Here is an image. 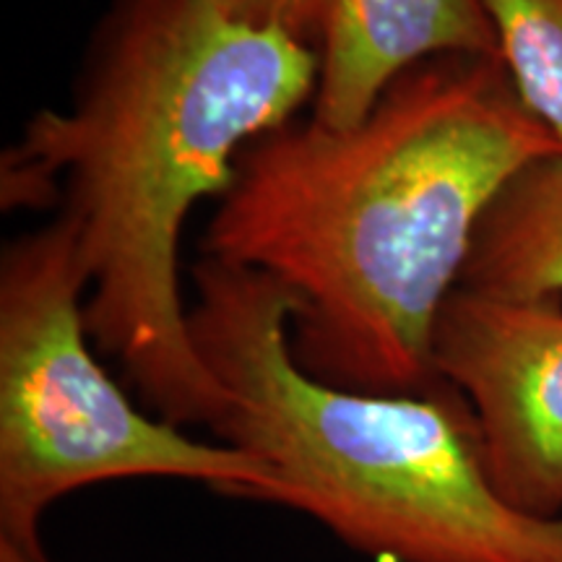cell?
Segmentation results:
<instances>
[{
	"mask_svg": "<svg viewBox=\"0 0 562 562\" xmlns=\"http://www.w3.org/2000/svg\"><path fill=\"white\" fill-rule=\"evenodd\" d=\"M459 286L505 300L562 297V154L533 159L492 201Z\"/></svg>",
	"mask_w": 562,
	"mask_h": 562,
	"instance_id": "cell-7",
	"label": "cell"
},
{
	"mask_svg": "<svg viewBox=\"0 0 562 562\" xmlns=\"http://www.w3.org/2000/svg\"><path fill=\"white\" fill-rule=\"evenodd\" d=\"M0 562H50L42 552V547H19L11 542H0Z\"/></svg>",
	"mask_w": 562,
	"mask_h": 562,
	"instance_id": "cell-10",
	"label": "cell"
},
{
	"mask_svg": "<svg viewBox=\"0 0 562 562\" xmlns=\"http://www.w3.org/2000/svg\"><path fill=\"white\" fill-rule=\"evenodd\" d=\"M313 121L362 123L398 76L442 55L501 58L484 0H326Z\"/></svg>",
	"mask_w": 562,
	"mask_h": 562,
	"instance_id": "cell-6",
	"label": "cell"
},
{
	"mask_svg": "<svg viewBox=\"0 0 562 562\" xmlns=\"http://www.w3.org/2000/svg\"><path fill=\"white\" fill-rule=\"evenodd\" d=\"M524 108L562 149V0H484Z\"/></svg>",
	"mask_w": 562,
	"mask_h": 562,
	"instance_id": "cell-8",
	"label": "cell"
},
{
	"mask_svg": "<svg viewBox=\"0 0 562 562\" xmlns=\"http://www.w3.org/2000/svg\"><path fill=\"white\" fill-rule=\"evenodd\" d=\"M318 50L214 0H115L76 97L40 110L3 154L5 211L63 199L89 277L91 344L123 364L149 414L178 427L227 414L180 292L193 206L224 199L240 154L318 89Z\"/></svg>",
	"mask_w": 562,
	"mask_h": 562,
	"instance_id": "cell-2",
	"label": "cell"
},
{
	"mask_svg": "<svg viewBox=\"0 0 562 562\" xmlns=\"http://www.w3.org/2000/svg\"><path fill=\"white\" fill-rule=\"evenodd\" d=\"M232 16L269 26L318 50L326 0H214Z\"/></svg>",
	"mask_w": 562,
	"mask_h": 562,
	"instance_id": "cell-9",
	"label": "cell"
},
{
	"mask_svg": "<svg viewBox=\"0 0 562 562\" xmlns=\"http://www.w3.org/2000/svg\"><path fill=\"white\" fill-rule=\"evenodd\" d=\"M550 154L560 144L501 58L442 55L398 76L351 128L311 117L252 140L203 256L292 294L307 375L364 393L430 389L435 328L484 214Z\"/></svg>",
	"mask_w": 562,
	"mask_h": 562,
	"instance_id": "cell-1",
	"label": "cell"
},
{
	"mask_svg": "<svg viewBox=\"0 0 562 562\" xmlns=\"http://www.w3.org/2000/svg\"><path fill=\"white\" fill-rule=\"evenodd\" d=\"M432 357L474 409L497 492L529 516H562V297L459 286L442 305Z\"/></svg>",
	"mask_w": 562,
	"mask_h": 562,
	"instance_id": "cell-5",
	"label": "cell"
},
{
	"mask_svg": "<svg viewBox=\"0 0 562 562\" xmlns=\"http://www.w3.org/2000/svg\"><path fill=\"white\" fill-rule=\"evenodd\" d=\"M191 334L227 393L214 435L256 456L286 508L381 562H562V516L513 508L467 396L336 389L294 360V297L261 271L201 258Z\"/></svg>",
	"mask_w": 562,
	"mask_h": 562,
	"instance_id": "cell-3",
	"label": "cell"
},
{
	"mask_svg": "<svg viewBox=\"0 0 562 562\" xmlns=\"http://www.w3.org/2000/svg\"><path fill=\"white\" fill-rule=\"evenodd\" d=\"M89 277L68 216L5 245L0 258V542L42 547L45 513L112 480H188L284 505L256 456L195 440L136 409L97 362L83 315Z\"/></svg>",
	"mask_w": 562,
	"mask_h": 562,
	"instance_id": "cell-4",
	"label": "cell"
}]
</instances>
